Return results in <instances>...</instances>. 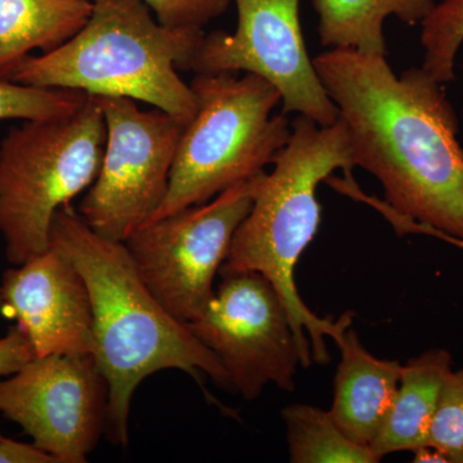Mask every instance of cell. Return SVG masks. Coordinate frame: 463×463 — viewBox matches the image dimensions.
<instances>
[{
    "label": "cell",
    "mask_w": 463,
    "mask_h": 463,
    "mask_svg": "<svg viewBox=\"0 0 463 463\" xmlns=\"http://www.w3.org/2000/svg\"><path fill=\"white\" fill-rule=\"evenodd\" d=\"M452 370V355L443 347L426 350L402 365L394 401L370 446L379 462L392 453L426 446L441 389Z\"/></svg>",
    "instance_id": "cell-14"
},
{
    "label": "cell",
    "mask_w": 463,
    "mask_h": 463,
    "mask_svg": "<svg viewBox=\"0 0 463 463\" xmlns=\"http://www.w3.org/2000/svg\"><path fill=\"white\" fill-rule=\"evenodd\" d=\"M0 463H58V461L33 443H20L12 439L0 437Z\"/></svg>",
    "instance_id": "cell-23"
},
{
    "label": "cell",
    "mask_w": 463,
    "mask_h": 463,
    "mask_svg": "<svg viewBox=\"0 0 463 463\" xmlns=\"http://www.w3.org/2000/svg\"><path fill=\"white\" fill-rule=\"evenodd\" d=\"M156 14L158 23L170 29L203 30L222 16L232 0H142Z\"/></svg>",
    "instance_id": "cell-21"
},
{
    "label": "cell",
    "mask_w": 463,
    "mask_h": 463,
    "mask_svg": "<svg viewBox=\"0 0 463 463\" xmlns=\"http://www.w3.org/2000/svg\"><path fill=\"white\" fill-rule=\"evenodd\" d=\"M272 165L221 269L252 270L267 277L288 307L307 368L313 362L327 364L326 337L334 340L340 328L353 321V315L335 322L312 312L298 294L295 268L321 224L319 183L327 181L335 170L350 173L355 167L345 127L340 118L322 127L307 116H295L289 141Z\"/></svg>",
    "instance_id": "cell-3"
},
{
    "label": "cell",
    "mask_w": 463,
    "mask_h": 463,
    "mask_svg": "<svg viewBox=\"0 0 463 463\" xmlns=\"http://www.w3.org/2000/svg\"><path fill=\"white\" fill-rule=\"evenodd\" d=\"M83 29L56 50L27 56L9 81L127 97L190 124L197 99L179 71H192L203 30L170 29L142 0H90Z\"/></svg>",
    "instance_id": "cell-4"
},
{
    "label": "cell",
    "mask_w": 463,
    "mask_h": 463,
    "mask_svg": "<svg viewBox=\"0 0 463 463\" xmlns=\"http://www.w3.org/2000/svg\"><path fill=\"white\" fill-rule=\"evenodd\" d=\"M0 295L3 309L17 319L36 356L94 354L90 289L56 246L5 270Z\"/></svg>",
    "instance_id": "cell-12"
},
{
    "label": "cell",
    "mask_w": 463,
    "mask_h": 463,
    "mask_svg": "<svg viewBox=\"0 0 463 463\" xmlns=\"http://www.w3.org/2000/svg\"><path fill=\"white\" fill-rule=\"evenodd\" d=\"M96 97L108 128L96 182L79 214L105 239L124 242L163 203L185 125L165 111H143L127 97Z\"/></svg>",
    "instance_id": "cell-8"
},
{
    "label": "cell",
    "mask_w": 463,
    "mask_h": 463,
    "mask_svg": "<svg viewBox=\"0 0 463 463\" xmlns=\"http://www.w3.org/2000/svg\"><path fill=\"white\" fill-rule=\"evenodd\" d=\"M234 33L203 36L194 74L250 72L279 91L283 114L312 118L322 127L339 120L315 63L310 60L300 23V0H234Z\"/></svg>",
    "instance_id": "cell-10"
},
{
    "label": "cell",
    "mask_w": 463,
    "mask_h": 463,
    "mask_svg": "<svg viewBox=\"0 0 463 463\" xmlns=\"http://www.w3.org/2000/svg\"><path fill=\"white\" fill-rule=\"evenodd\" d=\"M339 111L353 161L383 185L394 215L463 246V148L444 85L422 67L330 48L313 58Z\"/></svg>",
    "instance_id": "cell-1"
},
{
    "label": "cell",
    "mask_w": 463,
    "mask_h": 463,
    "mask_svg": "<svg viewBox=\"0 0 463 463\" xmlns=\"http://www.w3.org/2000/svg\"><path fill=\"white\" fill-rule=\"evenodd\" d=\"M88 99L81 90L36 88L0 80V120H44L72 114Z\"/></svg>",
    "instance_id": "cell-19"
},
{
    "label": "cell",
    "mask_w": 463,
    "mask_h": 463,
    "mask_svg": "<svg viewBox=\"0 0 463 463\" xmlns=\"http://www.w3.org/2000/svg\"><path fill=\"white\" fill-rule=\"evenodd\" d=\"M435 0H313L318 17V36L326 48H352L386 56V18L395 16L407 25L422 24Z\"/></svg>",
    "instance_id": "cell-16"
},
{
    "label": "cell",
    "mask_w": 463,
    "mask_h": 463,
    "mask_svg": "<svg viewBox=\"0 0 463 463\" xmlns=\"http://www.w3.org/2000/svg\"><path fill=\"white\" fill-rule=\"evenodd\" d=\"M426 446L438 449L447 462L463 463V368L448 374Z\"/></svg>",
    "instance_id": "cell-20"
},
{
    "label": "cell",
    "mask_w": 463,
    "mask_h": 463,
    "mask_svg": "<svg viewBox=\"0 0 463 463\" xmlns=\"http://www.w3.org/2000/svg\"><path fill=\"white\" fill-rule=\"evenodd\" d=\"M421 26V67L438 83H449L455 79L456 58L463 44V0L437 3Z\"/></svg>",
    "instance_id": "cell-18"
},
{
    "label": "cell",
    "mask_w": 463,
    "mask_h": 463,
    "mask_svg": "<svg viewBox=\"0 0 463 463\" xmlns=\"http://www.w3.org/2000/svg\"><path fill=\"white\" fill-rule=\"evenodd\" d=\"M30 340L20 328L14 327L0 339V377L9 376L35 358Z\"/></svg>",
    "instance_id": "cell-22"
},
{
    "label": "cell",
    "mask_w": 463,
    "mask_h": 463,
    "mask_svg": "<svg viewBox=\"0 0 463 463\" xmlns=\"http://www.w3.org/2000/svg\"><path fill=\"white\" fill-rule=\"evenodd\" d=\"M190 85L197 112L182 134L165 199L147 223L264 173L291 137L288 115H273L281 94L261 76L196 74Z\"/></svg>",
    "instance_id": "cell-5"
},
{
    "label": "cell",
    "mask_w": 463,
    "mask_h": 463,
    "mask_svg": "<svg viewBox=\"0 0 463 463\" xmlns=\"http://www.w3.org/2000/svg\"><path fill=\"white\" fill-rule=\"evenodd\" d=\"M334 341L340 350V362L328 411L347 438L370 447L394 401L403 364L371 354L352 322L340 328Z\"/></svg>",
    "instance_id": "cell-13"
},
{
    "label": "cell",
    "mask_w": 463,
    "mask_h": 463,
    "mask_svg": "<svg viewBox=\"0 0 463 463\" xmlns=\"http://www.w3.org/2000/svg\"><path fill=\"white\" fill-rule=\"evenodd\" d=\"M90 0H0V80H9L33 51L48 53L76 35Z\"/></svg>",
    "instance_id": "cell-15"
},
{
    "label": "cell",
    "mask_w": 463,
    "mask_h": 463,
    "mask_svg": "<svg viewBox=\"0 0 463 463\" xmlns=\"http://www.w3.org/2000/svg\"><path fill=\"white\" fill-rule=\"evenodd\" d=\"M3 312V300H2V295H0V315H2Z\"/></svg>",
    "instance_id": "cell-24"
},
{
    "label": "cell",
    "mask_w": 463,
    "mask_h": 463,
    "mask_svg": "<svg viewBox=\"0 0 463 463\" xmlns=\"http://www.w3.org/2000/svg\"><path fill=\"white\" fill-rule=\"evenodd\" d=\"M51 245L74 261L90 289L93 355L109 383L106 435L112 444L128 446L134 392L158 371L179 370L197 380L203 373L231 389L214 353L149 291L124 242L99 236L69 205L54 215Z\"/></svg>",
    "instance_id": "cell-2"
},
{
    "label": "cell",
    "mask_w": 463,
    "mask_h": 463,
    "mask_svg": "<svg viewBox=\"0 0 463 463\" xmlns=\"http://www.w3.org/2000/svg\"><path fill=\"white\" fill-rule=\"evenodd\" d=\"M289 462L377 463L370 447L347 438L330 411L316 405L289 404L282 411Z\"/></svg>",
    "instance_id": "cell-17"
},
{
    "label": "cell",
    "mask_w": 463,
    "mask_h": 463,
    "mask_svg": "<svg viewBox=\"0 0 463 463\" xmlns=\"http://www.w3.org/2000/svg\"><path fill=\"white\" fill-rule=\"evenodd\" d=\"M109 388L93 354L35 356L0 380V413L58 463H84L106 434Z\"/></svg>",
    "instance_id": "cell-11"
},
{
    "label": "cell",
    "mask_w": 463,
    "mask_h": 463,
    "mask_svg": "<svg viewBox=\"0 0 463 463\" xmlns=\"http://www.w3.org/2000/svg\"><path fill=\"white\" fill-rule=\"evenodd\" d=\"M108 128L96 97L75 112L12 128L0 142V236L12 265L51 246L58 210L99 176Z\"/></svg>",
    "instance_id": "cell-6"
},
{
    "label": "cell",
    "mask_w": 463,
    "mask_h": 463,
    "mask_svg": "<svg viewBox=\"0 0 463 463\" xmlns=\"http://www.w3.org/2000/svg\"><path fill=\"white\" fill-rule=\"evenodd\" d=\"M265 173L203 205L142 225L124 241L143 282L179 322L194 321L214 297L216 274Z\"/></svg>",
    "instance_id": "cell-7"
},
{
    "label": "cell",
    "mask_w": 463,
    "mask_h": 463,
    "mask_svg": "<svg viewBox=\"0 0 463 463\" xmlns=\"http://www.w3.org/2000/svg\"><path fill=\"white\" fill-rule=\"evenodd\" d=\"M214 297L188 330L214 353L231 389L246 401L265 386L294 392L298 368H307L288 307L273 283L252 270L221 269Z\"/></svg>",
    "instance_id": "cell-9"
}]
</instances>
